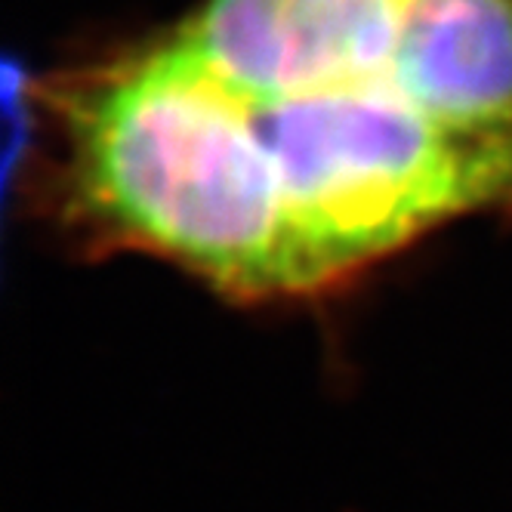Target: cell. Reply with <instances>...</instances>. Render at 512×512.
<instances>
[{
	"label": "cell",
	"mask_w": 512,
	"mask_h": 512,
	"mask_svg": "<svg viewBox=\"0 0 512 512\" xmlns=\"http://www.w3.org/2000/svg\"><path fill=\"white\" fill-rule=\"evenodd\" d=\"M395 75L438 124L512 139V0H405Z\"/></svg>",
	"instance_id": "3957f363"
},
{
	"label": "cell",
	"mask_w": 512,
	"mask_h": 512,
	"mask_svg": "<svg viewBox=\"0 0 512 512\" xmlns=\"http://www.w3.org/2000/svg\"><path fill=\"white\" fill-rule=\"evenodd\" d=\"M405 0H204L170 34L235 96L398 84Z\"/></svg>",
	"instance_id": "7a4b0ae2"
},
{
	"label": "cell",
	"mask_w": 512,
	"mask_h": 512,
	"mask_svg": "<svg viewBox=\"0 0 512 512\" xmlns=\"http://www.w3.org/2000/svg\"><path fill=\"white\" fill-rule=\"evenodd\" d=\"M68 186L99 232L241 297L315 290L272 167L170 38L68 84Z\"/></svg>",
	"instance_id": "6da1fadb"
}]
</instances>
